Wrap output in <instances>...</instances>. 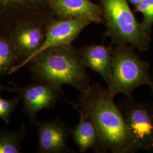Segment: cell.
<instances>
[{
    "label": "cell",
    "instance_id": "5bb4252c",
    "mask_svg": "<svg viewBox=\"0 0 153 153\" xmlns=\"http://www.w3.org/2000/svg\"><path fill=\"white\" fill-rule=\"evenodd\" d=\"M19 60L10 42L9 31L0 28V65L2 75L10 74Z\"/></svg>",
    "mask_w": 153,
    "mask_h": 153
},
{
    "label": "cell",
    "instance_id": "8992f818",
    "mask_svg": "<svg viewBox=\"0 0 153 153\" xmlns=\"http://www.w3.org/2000/svg\"><path fill=\"white\" fill-rule=\"evenodd\" d=\"M55 17L47 0H0V28L10 30L22 22Z\"/></svg>",
    "mask_w": 153,
    "mask_h": 153
},
{
    "label": "cell",
    "instance_id": "44dd1931",
    "mask_svg": "<svg viewBox=\"0 0 153 153\" xmlns=\"http://www.w3.org/2000/svg\"><path fill=\"white\" fill-rule=\"evenodd\" d=\"M0 75H2V70H1V65H0Z\"/></svg>",
    "mask_w": 153,
    "mask_h": 153
},
{
    "label": "cell",
    "instance_id": "ac0fdd59",
    "mask_svg": "<svg viewBox=\"0 0 153 153\" xmlns=\"http://www.w3.org/2000/svg\"><path fill=\"white\" fill-rule=\"evenodd\" d=\"M127 1H128L129 3L131 4V5L136 7L138 4H139L142 1V0H127Z\"/></svg>",
    "mask_w": 153,
    "mask_h": 153
},
{
    "label": "cell",
    "instance_id": "7a4b0ae2",
    "mask_svg": "<svg viewBox=\"0 0 153 153\" xmlns=\"http://www.w3.org/2000/svg\"><path fill=\"white\" fill-rule=\"evenodd\" d=\"M27 65L35 81L60 90L63 85H67L80 93H85L91 85L87 68L77 48L71 44L46 49L33 57Z\"/></svg>",
    "mask_w": 153,
    "mask_h": 153
},
{
    "label": "cell",
    "instance_id": "30bf717a",
    "mask_svg": "<svg viewBox=\"0 0 153 153\" xmlns=\"http://www.w3.org/2000/svg\"><path fill=\"white\" fill-rule=\"evenodd\" d=\"M38 131V153H71L68 141L73 129L59 119L34 123Z\"/></svg>",
    "mask_w": 153,
    "mask_h": 153
},
{
    "label": "cell",
    "instance_id": "9c48e42d",
    "mask_svg": "<svg viewBox=\"0 0 153 153\" xmlns=\"http://www.w3.org/2000/svg\"><path fill=\"white\" fill-rule=\"evenodd\" d=\"M50 19L22 22L9 30L11 44L21 62L28 60L40 48Z\"/></svg>",
    "mask_w": 153,
    "mask_h": 153
},
{
    "label": "cell",
    "instance_id": "9a60e30c",
    "mask_svg": "<svg viewBox=\"0 0 153 153\" xmlns=\"http://www.w3.org/2000/svg\"><path fill=\"white\" fill-rule=\"evenodd\" d=\"M26 132L24 126L16 130L0 131V153H21V142Z\"/></svg>",
    "mask_w": 153,
    "mask_h": 153
},
{
    "label": "cell",
    "instance_id": "3957f363",
    "mask_svg": "<svg viewBox=\"0 0 153 153\" xmlns=\"http://www.w3.org/2000/svg\"><path fill=\"white\" fill-rule=\"evenodd\" d=\"M112 68L107 89L115 98L124 94L128 99L137 88L150 84L152 75L150 65L137 55L134 48L129 44L112 45Z\"/></svg>",
    "mask_w": 153,
    "mask_h": 153
},
{
    "label": "cell",
    "instance_id": "6da1fadb",
    "mask_svg": "<svg viewBox=\"0 0 153 153\" xmlns=\"http://www.w3.org/2000/svg\"><path fill=\"white\" fill-rule=\"evenodd\" d=\"M76 105L87 114L98 130L104 153H135L134 144L120 107L107 88L93 83L80 93Z\"/></svg>",
    "mask_w": 153,
    "mask_h": 153
},
{
    "label": "cell",
    "instance_id": "7c38bea8",
    "mask_svg": "<svg viewBox=\"0 0 153 153\" xmlns=\"http://www.w3.org/2000/svg\"><path fill=\"white\" fill-rule=\"evenodd\" d=\"M79 115L78 124L73 129L71 136L81 153L90 149L95 152L104 153L98 130L90 117L76 105L75 102H68Z\"/></svg>",
    "mask_w": 153,
    "mask_h": 153
},
{
    "label": "cell",
    "instance_id": "277c9868",
    "mask_svg": "<svg viewBox=\"0 0 153 153\" xmlns=\"http://www.w3.org/2000/svg\"><path fill=\"white\" fill-rule=\"evenodd\" d=\"M104 36L111 39L112 45L129 44L140 52L148 51L151 38L142 31L127 0H99Z\"/></svg>",
    "mask_w": 153,
    "mask_h": 153
},
{
    "label": "cell",
    "instance_id": "8fae6325",
    "mask_svg": "<svg viewBox=\"0 0 153 153\" xmlns=\"http://www.w3.org/2000/svg\"><path fill=\"white\" fill-rule=\"evenodd\" d=\"M55 17L61 19H82L91 23L103 22L100 5L91 0H47Z\"/></svg>",
    "mask_w": 153,
    "mask_h": 153
},
{
    "label": "cell",
    "instance_id": "d6986e66",
    "mask_svg": "<svg viewBox=\"0 0 153 153\" xmlns=\"http://www.w3.org/2000/svg\"><path fill=\"white\" fill-rule=\"evenodd\" d=\"M7 90H10V91H11V89L7 87V86H5L2 85L1 84V83H0V94L2 93L4 91H7Z\"/></svg>",
    "mask_w": 153,
    "mask_h": 153
},
{
    "label": "cell",
    "instance_id": "2e32d148",
    "mask_svg": "<svg viewBox=\"0 0 153 153\" xmlns=\"http://www.w3.org/2000/svg\"><path fill=\"white\" fill-rule=\"evenodd\" d=\"M135 7V12L142 13L143 19L140 23L142 31L150 38L153 25V0H142Z\"/></svg>",
    "mask_w": 153,
    "mask_h": 153
},
{
    "label": "cell",
    "instance_id": "4fadbf2b",
    "mask_svg": "<svg viewBox=\"0 0 153 153\" xmlns=\"http://www.w3.org/2000/svg\"><path fill=\"white\" fill-rule=\"evenodd\" d=\"M112 47L103 44H90L77 51L84 65L97 73L107 85L109 82L112 68Z\"/></svg>",
    "mask_w": 153,
    "mask_h": 153
},
{
    "label": "cell",
    "instance_id": "e0dca14e",
    "mask_svg": "<svg viewBox=\"0 0 153 153\" xmlns=\"http://www.w3.org/2000/svg\"><path fill=\"white\" fill-rule=\"evenodd\" d=\"M21 101V98L18 96L11 99H6L0 97V119L8 124L12 113Z\"/></svg>",
    "mask_w": 153,
    "mask_h": 153
},
{
    "label": "cell",
    "instance_id": "5b68a950",
    "mask_svg": "<svg viewBox=\"0 0 153 153\" xmlns=\"http://www.w3.org/2000/svg\"><path fill=\"white\" fill-rule=\"evenodd\" d=\"M119 107L133 138L136 152H153V103L126 99Z\"/></svg>",
    "mask_w": 153,
    "mask_h": 153
},
{
    "label": "cell",
    "instance_id": "ffe728a7",
    "mask_svg": "<svg viewBox=\"0 0 153 153\" xmlns=\"http://www.w3.org/2000/svg\"><path fill=\"white\" fill-rule=\"evenodd\" d=\"M149 86H150V89H151V91H152V94H153V75H152V82L150 83V84L149 85Z\"/></svg>",
    "mask_w": 153,
    "mask_h": 153
},
{
    "label": "cell",
    "instance_id": "ba28073f",
    "mask_svg": "<svg viewBox=\"0 0 153 153\" xmlns=\"http://www.w3.org/2000/svg\"><path fill=\"white\" fill-rule=\"evenodd\" d=\"M11 91L18 93L23 101V111L33 124L40 111L54 108L63 93L60 89L41 82H36L25 87L13 85Z\"/></svg>",
    "mask_w": 153,
    "mask_h": 153
},
{
    "label": "cell",
    "instance_id": "52a82bcc",
    "mask_svg": "<svg viewBox=\"0 0 153 153\" xmlns=\"http://www.w3.org/2000/svg\"><path fill=\"white\" fill-rule=\"evenodd\" d=\"M91 23L82 19H61L53 17L49 20L46 27L44 42L37 52L28 60L15 66L10 74L26 65L28 62L41 52L51 47L71 44L82 31Z\"/></svg>",
    "mask_w": 153,
    "mask_h": 153
}]
</instances>
